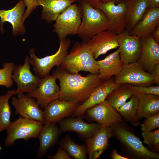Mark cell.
<instances>
[{
	"label": "cell",
	"instance_id": "cell-6",
	"mask_svg": "<svg viewBox=\"0 0 159 159\" xmlns=\"http://www.w3.org/2000/svg\"><path fill=\"white\" fill-rule=\"evenodd\" d=\"M44 124L42 122L20 116L17 119L11 122L6 130L5 147L12 146L17 139H23L26 141L32 138H38Z\"/></svg>",
	"mask_w": 159,
	"mask_h": 159
},
{
	"label": "cell",
	"instance_id": "cell-33",
	"mask_svg": "<svg viewBox=\"0 0 159 159\" xmlns=\"http://www.w3.org/2000/svg\"><path fill=\"white\" fill-rule=\"evenodd\" d=\"M142 135L145 143L148 146L151 151L157 153L159 151V129L153 131L142 132Z\"/></svg>",
	"mask_w": 159,
	"mask_h": 159
},
{
	"label": "cell",
	"instance_id": "cell-28",
	"mask_svg": "<svg viewBox=\"0 0 159 159\" xmlns=\"http://www.w3.org/2000/svg\"><path fill=\"white\" fill-rule=\"evenodd\" d=\"M130 100L117 110L126 122H130L132 125L138 126L140 125L138 115V97L133 95Z\"/></svg>",
	"mask_w": 159,
	"mask_h": 159
},
{
	"label": "cell",
	"instance_id": "cell-35",
	"mask_svg": "<svg viewBox=\"0 0 159 159\" xmlns=\"http://www.w3.org/2000/svg\"><path fill=\"white\" fill-rule=\"evenodd\" d=\"M142 132L152 131L159 128V113L146 118L140 125Z\"/></svg>",
	"mask_w": 159,
	"mask_h": 159
},
{
	"label": "cell",
	"instance_id": "cell-21",
	"mask_svg": "<svg viewBox=\"0 0 159 159\" xmlns=\"http://www.w3.org/2000/svg\"><path fill=\"white\" fill-rule=\"evenodd\" d=\"M117 34L109 30L102 31L94 36L87 43L96 59L109 51L119 47Z\"/></svg>",
	"mask_w": 159,
	"mask_h": 159
},
{
	"label": "cell",
	"instance_id": "cell-42",
	"mask_svg": "<svg viewBox=\"0 0 159 159\" xmlns=\"http://www.w3.org/2000/svg\"><path fill=\"white\" fill-rule=\"evenodd\" d=\"M94 7L95 4L100 1V0H85Z\"/></svg>",
	"mask_w": 159,
	"mask_h": 159
},
{
	"label": "cell",
	"instance_id": "cell-16",
	"mask_svg": "<svg viewBox=\"0 0 159 159\" xmlns=\"http://www.w3.org/2000/svg\"><path fill=\"white\" fill-rule=\"evenodd\" d=\"M81 116L67 117L58 122L62 132L72 131L77 132L82 140L86 141L101 127L98 123H88Z\"/></svg>",
	"mask_w": 159,
	"mask_h": 159
},
{
	"label": "cell",
	"instance_id": "cell-40",
	"mask_svg": "<svg viewBox=\"0 0 159 159\" xmlns=\"http://www.w3.org/2000/svg\"><path fill=\"white\" fill-rule=\"evenodd\" d=\"M148 9L159 8V0H146Z\"/></svg>",
	"mask_w": 159,
	"mask_h": 159
},
{
	"label": "cell",
	"instance_id": "cell-8",
	"mask_svg": "<svg viewBox=\"0 0 159 159\" xmlns=\"http://www.w3.org/2000/svg\"><path fill=\"white\" fill-rule=\"evenodd\" d=\"M114 79L119 85L149 86L154 83L152 74L145 70L137 62L124 64Z\"/></svg>",
	"mask_w": 159,
	"mask_h": 159
},
{
	"label": "cell",
	"instance_id": "cell-20",
	"mask_svg": "<svg viewBox=\"0 0 159 159\" xmlns=\"http://www.w3.org/2000/svg\"><path fill=\"white\" fill-rule=\"evenodd\" d=\"M79 105L73 102L57 99L51 102L43 111L44 124L57 123L71 116Z\"/></svg>",
	"mask_w": 159,
	"mask_h": 159
},
{
	"label": "cell",
	"instance_id": "cell-31",
	"mask_svg": "<svg viewBox=\"0 0 159 159\" xmlns=\"http://www.w3.org/2000/svg\"><path fill=\"white\" fill-rule=\"evenodd\" d=\"M15 90H9L4 95H0V132L6 130L11 124L12 113L9 101L14 95Z\"/></svg>",
	"mask_w": 159,
	"mask_h": 159
},
{
	"label": "cell",
	"instance_id": "cell-38",
	"mask_svg": "<svg viewBox=\"0 0 159 159\" xmlns=\"http://www.w3.org/2000/svg\"><path fill=\"white\" fill-rule=\"evenodd\" d=\"M150 73L152 74L154 83L159 85V64L155 65L151 69Z\"/></svg>",
	"mask_w": 159,
	"mask_h": 159
},
{
	"label": "cell",
	"instance_id": "cell-34",
	"mask_svg": "<svg viewBox=\"0 0 159 159\" xmlns=\"http://www.w3.org/2000/svg\"><path fill=\"white\" fill-rule=\"evenodd\" d=\"M133 95L152 94L159 95V86H140L125 84Z\"/></svg>",
	"mask_w": 159,
	"mask_h": 159
},
{
	"label": "cell",
	"instance_id": "cell-9",
	"mask_svg": "<svg viewBox=\"0 0 159 159\" xmlns=\"http://www.w3.org/2000/svg\"><path fill=\"white\" fill-rule=\"evenodd\" d=\"M94 7L101 10L109 18L110 23L109 30L117 34L125 31L127 26V10L125 1L117 4L113 1L104 3L99 1Z\"/></svg>",
	"mask_w": 159,
	"mask_h": 159
},
{
	"label": "cell",
	"instance_id": "cell-26",
	"mask_svg": "<svg viewBox=\"0 0 159 159\" xmlns=\"http://www.w3.org/2000/svg\"><path fill=\"white\" fill-rule=\"evenodd\" d=\"M127 22L126 28L130 32L143 18L148 5L146 0H126Z\"/></svg>",
	"mask_w": 159,
	"mask_h": 159
},
{
	"label": "cell",
	"instance_id": "cell-41",
	"mask_svg": "<svg viewBox=\"0 0 159 159\" xmlns=\"http://www.w3.org/2000/svg\"><path fill=\"white\" fill-rule=\"evenodd\" d=\"M154 39L159 43V25L153 30L151 34Z\"/></svg>",
	"mask_w": 159,
	"mask_h": 159
},
{
	"label": "cell",
	"instance_id": "cell-32",
	"mask_svg": "<svg viewBox=\"0 0 159 159\" xmlns=\"http://www.w3.org/2000/svg\"><path fill=\"white\" fill-rule=\"evenodd\" d=\"M12 62H5L3 65V68L0 69V85L7 88L11 87L13 85L12 78L13 72L15 66Z\"/></svg>",
	"mask_w": 159,
	"mask_h": 159
},
{
	"label": "cell",
	"instance_id": "cell-14",
	"mask_svg": "<svg viewBox=\"0 0 159 159\" xmlns=\"http://www.w3.org/2000/svg\"><path fill=\"white\" fill-rule=\"evenodd\" d=\"M85 114L89 121L96 122L102 127H110L122 120L117 111L105 100L88 109Z\"/></svg>",
	"mask_w": 159,
	"mask_h": 159
},
{
	"label": "cell",
	"instance_id": "cell-29",
	"mask_svg": "<svg viewBox=\"0 0 159 159\" xmlns=\"http://www.w3.org/2000/svg\"><path fill=\"white\" fill-rule=\"evenodd\" d=\"M59 145L70 157L75 159L87 158V153L86 145L76 144L69 135H66L59 142Z\"/></svg>",
	"mask_w": 159,
	"mask_h": 159
},
{
	"label": "cell",
	"instance_id": "cell-11",
	"mask_svg": "<svg viewBox=\"0 0 159 159\" xmlns=\"http://www.w3.org/2000/svg\"><path fill=\"white\" fill-rule=\"evenodd\" d=\"M57 80L49 74L41 78L37 87L26 95L36 99L40 107L44 109L51 102L60 97V87L56 83Z\"/></svg>",
	"mask_w": 159,
	"mask_h": 159
},
{
	"label": "cell",
	"instance_id": "cell-12",
	"mask_svg": "<svg viewBox=\"0 0 159 159\" xmlns=\"http://www.w3.org/2000/svg\"><path fill=\"white\" fill-rule=\"evenodd\" d=\"M120 59L124 64L137 62L141 54L140 37L124 31L117 34Z\"/></svg>",
	"mask_w": 159,
	"mask_h": 159
},
{
	"label": "cell",
	"instance_id": "cell-2",
	"mask_svg": "<svg viewBox=\"0 0 159 159\" xmlns=\"http://www.w3.org/2000/svg\"><path fill=\"white\" fill-rule=\"evenodd\" d=\"M113 137L119 141L123 156L128 159H159L157 153L145 147L135 135L133 129L124 120L110 127Z\"/></svg>",
	"mask_w": 159,
	"mask_h": 159
},
{
	"label": "cell",
	"instance_id": "cell-7",
	"mask_svg": "<svg viewBox=\"0 0 159 159\" xmlns=\"http://www.w3.org/2000/svg\"><path fill=\"white\" fill-rule=\"evenodd\" d=\"M80 6L74 3L69 6L57 17L53 25V32L60 40L69 35L77 34L81 21Z\"/></svg>",
	"mask_w": 159,
	"mask_h": 159
},
{
	"label": "cell",
	"instance_id": "cell-3",
	"mask_svg": "<svg viewBox=\"0 0 159 159\" xmlns=\"http://www.w3.org/2000/svg\"><path fill=\"white\" fill-rule=\"evenodd\" d=\"M78 2L82 17L77 35L82 42H87L97 34L108 30L110 26V20L102 11L94 8L85 0Z\"/></svg>",
	"mask_w": 159,
	"mask_h": 159
},
{
	"label": "cell",
	"instance_id": "cell-22",
	"mask_svg": "<svg viewBox=\"0 0 159 159\" xmlns=\"http://www.w3.org/2000/svg\"><path fill=\"white\" fill-rule=\"evenodd\" d=\"M44 124L38 137L40 142L37 152L38 158L44 156L49 149L57 144L62 133L56 123L50 122Z\"/></svg>",
	"mask_w": 159,
	"mask_h": 159
},
{
	"label": "cell",
	"instance_id": "cell-4",
	"mask_svg": "<svg viewBox=\"0 0 159 159\" xmlns=\"http://www.w3.org/2000/svg\"><path fill=\"white\" fill-rule=\"evenodd\" d=\"M67 72L77 74L81 71L98 74L97 61L87 42H75L59 66Z\"/></svg>",
	"mask_w": 159,
	"mask_h": 159
},
{
	"label": "cell",
	"instance_id": "cell-25",
	"mask_svg": "<svg viewBox=\"0 0 159 159\" xmlns=\"http://www.w3.org/2000/svg\"><path fill=\"white\" fill-rule=\"evenodd\" d=\"M75 0H38L39 6L42 7L41 19L47 23L55 21L59 16Z\"/></svg>",
	"mask_w": 159,
	"mask_h": 159
},
{
	"label": "cell",
	"instance_id": "cell-5",
	"mask_svg": "<svg viewBox=\"0 0 159 159\" xmlns=\"http://www.w3.org/2000/svg\"><path fill=\"white\" fill-rule=\"evenodd\" d=\"M71 43L70 39L68 38L60 40L59 47L56 52L41 58L36 56L34 48H31L29 52V60L36 75L42 78L49 74L53 67L61 65L68 53Z\"/></svg>",
	"mask_w": 159,
	"mask_h": 159
},
{
	"label": "cell",
	"instance_id": "cell-10",
	"mask_svg": "<svg viewBox=\"0 0 159 159\" xmlns=\"http://www.w3.org/2000/svg\"><path fill=\"white\" fill-rule=\"evenodd\" d=\"M30 65L29 57L26 56L23 65H15L12 76L13 80L17 86L14 95L30 92L37 87L39 83L41 78L32 74Z\"/></svg>",
	"mask_w": 159,
	"mask_h": 159
},
{
	"label": "cell",
	"instance_id": "cell-13",
	"mask_svg": "<svg viewBox=\"0 0 159 159\" xmlns=\"http://www.w3.org/2000/svg\"><path fill=\"white\" fill-rule=\"evenodd\" d=\"M120 85L112 78L104 80L94 89L88 99L77 107L72 117H82L84 115L88 109L104 101L107 95Z\"/></svg>",
	"mask_w": 159,
	"mask_h": 159
},
{
	"label": "cell",
	"instance_id": "cell-19",
	"mask_svg": "<svg viewBox=\"0 0 159 159\" xmlns=\"http://www.w3.org/2000/svg\"><path fill=\"white\" fill-rule=\"evenodd\" d=\"M110 127H102L86 141L89 159H98L107 149L109 140L113 137Z\"/></svg>",
	"mask_w": 159,
	"mask_h": 159
},
{
	"label": "cell",
	"instance_id": "cell-30",
	"mask_svg": "<svg viewBox=\"0 0 159 159\" xmlns=\"http://www.w3.org/2000/svg\"><path fill=\"white\" fill-rule=\"evenodd\" d=\"M132 95L131 91L125 84H121L113 90L105 100L117 110Z\"/></svg>",
	"mask_w": 159,
	"mask_h": 159
},
{
	"label": "cell",
	"instance_id": "cell-27",
	"mask_svg": "<svg viewBox=\"0 0 159 159\" xmlns=\"http://www.w3.org/2000/svg\"><path fill=\"white\" fill-rule=\"evenodd\" d=\"M137 96L139 100L138 115L140 120L159 113V95L146 94Z\"/></svg>",
	"mask_w": 159,
	"mask_h": 159
},
{
	"label": "cell",
	"instance_id": "cell-18",
	"mask_svg": "<svg viewBox=\"0 0 159 159\" xmlns=\"http://www.w3.org/2000/svg\"><path fill=\"white\" fill-rule=\"evenodd\" d=\"M141 51L137 62L146 71L150 73L159 64V44L151 34L140 37Z\"/></svg>",
	"mask_w": 159,
	"mask_h": 159
},
{
	"label": "cell",
	"instance_id": "cell-36",
	"mask_svg": "<svg viewBox=\"0 0 159 159\" xmlns=\"http://www.w3.org/2000/svg\"><path fill=\"white\" fill-rule=\"evenodd\" d=\"M26 9L22 16V20L24 23L25 20L28 17L33 11L39 6L38 0H24Z\"/></svg>",
	"mask_w": 159,
	"mask_h": 159
},
{
	"label": "cell",
	"instance_id": "cell-24",
	"mask_svg": "<svg viewBox=\"0 0 159 159\" xmlns=\"http://www.w3.org/2000/svg\"><path fill=\"white\" fill-rule=\"evenodd\" d=\"M159 25V8L148 9L142 19L129 33L143 37L151 34Z\"/></svg>",
	"mask_w": 159,
	"mask_h": 159
},
{
	"label": "cell",
	"instance_id": "cell-45",
	"mask_svg": "<svg viewBox=\"0 0 159 159\" xmlns=\"http://www.w3.org/2000/svg\"><path fill=\"white\" fill-rule=\"evenodd\" d=\"M76 1H81V0H75Z\"/></svg>",
	"mask_w": 159,
	"mask_h": 159
},
{
	"label": "cell",
	"instance_id": "cell-39",
	"mask_svg": "<svg viewBox=\"0 0 159 159\" xmlns=\"http://www.w3.org/2000/svg\"><path fill=\"white\" fill-rule=\"evenodd\" d=\"M110 157L112 159H128L123 155L117 153L116 149L115 148L112 149Z\"/></svg>",
	"mask_w": 159,
	"mask_h": 159
},
{
	"label": "cell",
	"instance_id": "cell-17",
	"mask_svg": "<svg viewBox=\"0 0 159 159\" xmlns=\"http://www.w3.org/2000/svg\"><path fill=\"white\" fill-rule=\"evenodd\" d=\"M26 5L24 0H20L12 9L5 10L0 9V30L4 31L3 25L5 22L11 24L12 33L14 37L22 35L26 32L22 18Z\"/></svg>",
	"mask_w": 159,
	"mask_h": 159
},
{
	"label": "cell",
	"instance_id": "cell-1",
	"mask_svg": "<svg viewBox=\"0 0 159 159\" xmlns=\"http://www.w3.org/2000/svg\"><path fill=\"white\" fill-rule=\"evenodd\" d=\"M52 74L59 82L60 94L58 99L79 105L84 102L94 89L104 81L98 74L90 73L83 77L79 74L69 73L60 66L57 67Z\"/></svg>",
	"mask_w": 159,
	"mask_h": 159
},
{
	"label": "cell",
	"instance_id": "cell-23",
	"mask_svg": "<svg viewBox=\"0 0 159 159\" xmlns=\"http://www.w3.org/2000/svg\"><path fill=\"white\" fill-rule=\"evenodd\" d=\"M97 62L98 69V75L103 80L109 79L117 75L124 64L120 59L119 49L104 59L97 61Z\"/></svg>",
	"mask_w": 159,
	"mask_h": 159
},
{
	"label": "cell",
	"instance_id": "cell-43",
	"mask_svg": "<svg viewBox=\"0 0 159 159\" xmlns=\"http://www.w3.org/2000/svg\"><path fill=\"white\" fill-rule=\"evenodd\" d=\"M126 0H100V2L102 3L105 2L110 1H113L115 2L120 3L122 1H125Z\"/></svg>",
	"mask_w": 159,
	"mask_h": 159
},
{
	"label": "cell",
	"instance_id": "cell-37",
	"mask_svg": "<svg viewBox=\"0 0 159 159\" xmlns=\"http://www.w3.org/2000/svg\"><path fill=\"white\" fill-rule=\"evenodd\" d=\"M47 158L49 159H71V157L67 152L59 147L56 153L53 155H48Z\"/></svg>",
	"mask_w": 159,
	"mask_h": 159
},
{
	"label": "cell",
	"instance_id": "cell-15",
	"mask_svg": "<svg viewBox=\"0 0 159 159\" xmlns=\"http://www.w3.org/2000/svg\"><path fill=\"white\" fill-rule=\"evenodd\" d=\"M11 103L16 110V113L29 119L42 122L44 124L43 111L41 109L36 99L24 93L12 98Z\"/></svg>",
	"mask_w": 159,
	"mask_h": 159
},
{
	"label": "cell",
	"instance_id": "cell-44",
	"mask_svg": "<svg viewBox=\"0 0 159 159\" xmlns=\"http://www.w3.org/2000/svg\"><path fill=\"white\" fill-rule=\"evenodd\" d=\"M2 150V148H1V145H0V151H1V150Z\"/></svg>",
	"mask_w": 159,
	"mask_h": 159
}]
</instances>
